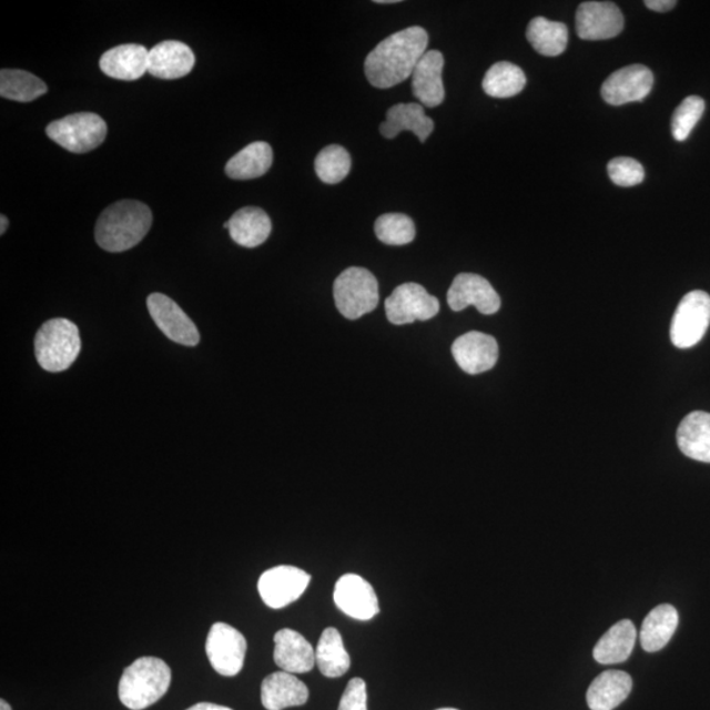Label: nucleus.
I'll return each instance as SVG.
<instances>
[{"instance_id":"1","label":"nucleus","mask_w":710,"mask_h":710,"mask_svg":"<svg viewBox=\"0 0 710 710\" xmlns=\"http://www.w3.org/2000/svg\"><path fill=\"white\" fill-rule=\"evenodd\" d=\"M429 36L422 27L390 34L365 61V74L372 87L387 90L407 81L428 52Z\"/></svg>"},{"instance_id":"2","label":"nucleus","mask_w":710,"mask_h":710,"mask_svg":"<svg viewBox=\"0 0 710 710\" xmlns=\"http://www.w3.org/2000/svg\"><path fill=\"white\" fill-rule=\"evenodd\" d=\"M152 223V211L146 204L138 201L113 203L98 219L97 244L105 252L130 251L144 240Z\"/></svg>"},{"instance_id":"3","label":"nucleus","mask_w":710,"mask_h":710,"mask_svg":"<svg viewBox=\"0 0 710 710\" xmlns=\"http://www.w3.org/2000/svg\"><path fill=\"white\" fill-rule=\"evenodd\" d=\"M172 670L160 658L142 657L128 666L120 679L119 699L128 709H146L165 696Z\"/></svg>"},{"instance_id":"4","label":"nucleus","mask_w":710,"mask_h":710,"mask_svg":"<svg viewBox=\"0 0 710 710\" xmlns=\"http://www.w3.org/2000/svg\"><path fill=\"white\" fill-rule=\"evenodd\" d=\"M81 347L80 329L67 318L49 320L36 333V359L49 373L68 371L80 355Z\"/></svg>"},{"instance_id":"5","label":"nucleus","mask_w":710,"mask_h":710,"mask_svg":"<svg viewBox=\"0 0 710 710\" xmlns=\"http://www.w3.org/2000/svg\"><path fill=\"white\" fill-rule=\"evenodd\" d=\"M333 296L341 315L347 320H358L378 307V281L367 268H346L333 286Z\"/></svg>"},{"instance_id":"6","label":"nucleus","mask_w":710,"mask_h":710,"mask_svg":"<svg viewBox=\"0 0 710 710\" xmlns=\"http://www.w3.org/2000/svg\"><path fill=\"white\" fill-rule=\"evenodd\" d=\"M47 136L70 153H89L103 144L106 124L97 113H74L49 124Z\"/></svg>"},{"instance_id":"7","label":"nucleus","mask_w":710,"mask_h":710,"mask_svg":"<svg viewBox=\"0 0 710 710\" xmlns=\"http://www.w3.org/2000/svg\"><path fill=\"white\" fill-rule=\"evenodd\" d=\"M710 324V296L704 291L688 293L671 323V341L679 349H690L706 336Z\"/></svg>"},{"instance_id":"8","label":"nucleus","mask_w":710,"mask_h":710,"mask_svg":"<svg viewBox=\"0 0 710 710\" xmlns=\"http://www.w3.org/2000/svg\"><path fill=\"white\" fill-rule=\"evenodd\" d=\"M386 316L394 325L428 322L438 315L439 302L422 284L404 283L385 302Z\"/></svg>"},{"instance_id":"9","label":"nucleus","mask_w":710,"mask_h":710,"mask_svg":"<svg viewBox=\"0 0 710 710\" xmlns=\"http://www.w3.org/2000/svg\"><path fill=\"white\" fill-rule=\"evenodd\" d=\"M246 650V639L237 629L225 622L212 625L205 642V652L217 673L223 677H236L243 670Z\"/></svg>"},{"instance_id":"10","label":"nucleus","mask_w":710,"mask_h":710,"mask_svg":"<svg viewBox=\"0 0 710 710\" xmlns=\"http://www.w3.org/2000/svg\"><path fill=\"white\" fill-rule=\"evenodd\" d=\"M311 575L295 566H276L261 575L258 592L268 608L282 609L305 592Z\"/></svg>"},{"instance_id":"11","label":"nucleus","mask_w":710,"mask_h":710,"mask_svg":"<svg viewBox=\"0 0 710 710\" xmlns=\"http://www.w3.org/2000/svg\"><path fill=\"white\" fill-rule=\"evenodd\" d=\"M149 314L168 338L175 344L196 346L201 341L199 331L184 311L173 300L163 294H152L146 301Z\"/></svg>"},{"instance_id":"12","label":"nucleus","mask_w":710,"mask_h":710,"mask_svg":"<svg viewBox=\"0 0 710 710\" xmlns=\"http://www.w3.org/2000/svg\"><path fill=\"white\" fill-rule=\"evenodd\" d=\"M447 303L456 312L474 305L483 315H494L501 307L500 296L491 283L471 273H462L456 276L447 291Z\"/></svg>"},{"instance_id":"13","label":"nucleus","mask_w":710,"mask_h":710,"mask_svg":"<svg viewBox=\"0 0 710 710\" xmlns=\"http://www.w3.org/2000/svg\"><path fill=\"white\" fill-rule=\"evenodd\" d=\"M333 599L341 612L354 620H372L379 613L378 596L373 586L359 575H343L337 580Z\"/></svg>"},{"instance_id":"14","label":"nucleus","mask_w":710,"mask_h":710,"mask_svg":"<svg viewBox=\"0 0 710 710\" xmlns=\"http://www.w3.org/2000/svg\"><path fill=\"white\" fill-rule=\"evenodd\" d=\"M655 75L643 65H630L615 71L602 83L601 97L612 105L641 102L650 94Z\"/></svg>"},{"instance_id":"15","label":"nucleus","mask_w":710,"mask_h":710,"mask_svg":"<svg viewBox=\"0 0 710 710\" xmlns=\"http://www.w3.org/2000/svg\"><path fill=\"white\" fill-rule=\"evenodd\" d=\"M622 13L612 2H585L577 12V32L581 40L613 39L623 30Z\"/></svg>"},{"instance_id":"16","label":"nucleus","mask_w":710,"mask_h":710,"mask_svg":"<svg viewBox=\"0 0 710 710\" xmlns=\"http://www.w3.org/2000/svg\"><path fill=\"white\" fill-rule=\"evenodd\" d=\"M452 353L462 371L477 375L495 367L499 359V345L486 333L468 332L454 341Z\"/></svg>"},{"instance_id":"17","label":"nucleus","mask_w":710,"mask_h":710,"mask_svg":"<svg viewBox=\"0 0 710 710\" xmlns=\"http://www.w3.org/2000/svg\"><path fill=\"white\" fill-rule=\"evenodd\" d=\"M195 54L181 41H163L149 51L148 73L160 80H178L195 67Z\"/></svg>"},{"instance_id":"18","label":"nucleus","mask_w":710,"mask_h":710,"mask_svg":"<svg viewBox=\"0 0 710 710\" xmlns=\"http://www.w3.org/2000/svg\"><path fill=\"white\" fill-rule=\"evenodd\" d=\"M444 65L445 60L442 52L428 51L423 55L414 74H412V91H414L417 101L428 109H435L444 102Z\"/></svg>"},{"instance_id":"19","label":"nucleus","mask_w":710,"mask_h":710,"mask_svg":"<svg viewBox=\"0 0 710 710\" xmlns=\"http://www.w3.org/2000/svg\"><path fill=\"white\" fill-rule=\"evenodd\" d=\"M274 662L282 671L307 673L316 665V652L301 633L282 629L274 636Z\"/></svg>"},{"instance_id":"20","label":"nucleus","mask_w":710,"mask_h":710,"mask_svg":"<svg viewBox=\"0 0 710 710\" xmlns=\"http://www.w3.org/2000/svg\"><path fill=\"white\" fill-rule=\"evenodd\" d=\"M308 687L294 673L278 671L262 681L261 701L267 710L302 707L308 701Z\"/></svg>"},{"instance_id":"21","label":"nucleus","mask_w":710,"mask_h":710,"mask_svg":"<svg viewBox=\"0 0 710 710\" xmlns=\"http://www.w3.org/2000/svg\"><path fill=\"white\" fill-rule=\"evenodd\" d=\"M149 51L138 44L119 45L106 51L99 61L103 73L120 81H138L148 71Z\"/></svg>"},{"instance_id":"22","label":"nucleus","mask_w":710,"mask_h":710,"mask_svg":"<svg viewBox=\"0 0 710 710\" xmlns=\"http://www.w3.org/2000/svg\"><path fill=\"white\" fill-rule=\"evenodd\" d=\"M383 138L395 139L403 131H410L425 142L435 130L433 120L425 115L424 106L417 103H399L387 111L386 122L381 124Z\"/></svg>"},{"instance_id":"23","label":"nucleus","mask_w":710,"mask_h":710,"mask_svg":"<svg viewBox=\"0 0 710 710\" xmlns=\"http://www.w3.org/2000/svg\"><path fill=\"white\" fill-rule=\"evenodd\" d=\"M633 680L625 671L610 670L599 674L589 686L587 704L591 710H613L629 698Z\"/></svg>"},{"instance_id":"24","label":"nucleus","mask_w":710,"mask_h":710,"mask_svg":"<svg viewBox=\"0 0 710 710\" xmlns=\"http://www.w3.org/2000/svg\"><path fill=\"white\" fill-rule=\"evenodd\" d=\"M224 229L230 231L234 243L253 248L265 243L273 226L264 210L244 207L234 213L230 222L224 224Z\"/></svg>"},{"instance_id":"25","label":"nucleus","mask_w":710,"mask_h":710,"mask_svg":"<svg viewBox=\"0 0 710 710\" xmlns=\"http://www.w3.org/2000/svg\"><path fill=\"white\" fill-rule=\"evenodd\" d=\"M678 446L688 458L710 464V414L696 410L680 423Z\"/></svg>"},{"instance_id":"26","label":"nucleus","mask_w":710,"mask_h":710,"mask_svg":"<svg viewBox=\"0 0 710 710\" xmlns=\"http://www.w3.org/2000/svg\"><path fill=\"white\" fill-rule=\"evenodd\" d=\"M637 630L630 620H622L613 625L604 635L594 649L596 662L601 665L622 663L629 659L635 649Z\"/></svg>"},{"instance_id":"27","label":"nucleus","mask_w":710,"mask_h":710,"mask_svg":"<svg viewBox=\"0 0 710 710\" xmlns=\"http://www.w3.org/2000/svg\"><path fill=\"white\" fill-rule=\"evenodd\" d=\"M273 165V149L264 141L252 142L226 163L232 180L246 181L265 175Z\"/></svg>"},{"instance_id":"28","label":"nucleus","mask_w":710,"mask_h":710,"mask_svg":"<svg viewBox=\"0 0 710 710\" xmlns=\"http://www.w3.org/2000/svg\"><path fill=\"white\" fill-rule=\"evenodd\" d=\"M679 625L678 610L669 604H662L652 609L646 617L639 639L645 651L662 650L677 631Z\"/></svg>"},{"instance_id":"29","label":"nucleus","mask_w":710,"mask_h":710,"mask_svg":"<svg viewBox=\"0 0 710 710\" xmlns=\"http://www.w3.org/2000/svg\"><path fill=\"white\" fill-rule=\"evenodd\" d=\"M316 665L326 678L343 677L351 669V656L345 649L344 639L336 628H326L318 639Z\"/></svg>"},{"instance_id":"30","label":"nucleus","mask_w":710,"mask_h":710,"mask_svg":"<svg viewBox=\"0 0 710 710\" xmlns=\"http://www.w3.org/2000/svg\"><path fill=\"white\" fill-rule=\"evenodd\" d=\"M527 38L531 47L539 54L557 57L566 51L568 30L564 23L551 21L542 17L532 19L527 30Z\"/></svg>"},{"instance_id":"31","label":"nucleus","mask_w":710,"mask_h":710,"mask_svg":"<svg viewBox=\"0 0 710 710\" xmlns=\"http://www.w3.org/2000/svg\"><path fill=\"white\" fill-rule=\"evenodd\" d=\"M525 84L527 77L524 71L514 63L503 61L488 69L483 80V90L489 97L507 99L520 94Z\"/></svg>"},{"instance_id":"32","label":"nucleus","mask_w":710,"mask_h":710,"mask_svg":"<svg viewBox=\"0 0 710 710\" xmlns=\"http://www.w3.org/2000/svg\"><path fill=\"white\" fill-rule=\"evenodd\" d=\"M47 92V84L28 71L11 69L0 71V95L10 101L33 102Z\"/></svg>"},{"instance_id":"33","label":"nucleus","mask_w":710,"mask_h":710,"mask_svg":"<svg viewBox=\"0 0 710 710\" xmlns=\"http://www.w3.org/2000/svg\"><path fill=\"white\" fill-rule=\"evenodd\" d=\"M376 237L389 246H403L416 237L414 220L403 213H386L376 220L374 225Z\"/></svg>"},{"instance_id":"34","label":"nucleus","mask_w":710,"mask_h":710,"mask_svg":"<svg viewBox=\"0 0 710 710\" xmlns=\"http://www.w3.org/2000/svg\"><path fill=\"white\" fill-rule=\"evenodd\" d=\"M352 158L345 148L329 145L317 154L315 160L316 174L326 184L343 182L351 173Z\"/></svg>"},{"instance_id":"35","label":"nucleus","mask_w":710,"mask_h":710,"mask_svg":"<svg viewBox=\"0 0 710 710\" xmlns=\"http://www.w3.org/2000/svg\"><path fill=\"white\" fill-rule=\"evenodd\" d=\"M706 111V102L700 97H688L674 111L671 122L672 136L686 141Z\"/></svg>"},{"instance_id":"36","label":"nucleus","mask_w":710,"mask_h":710,"mask_svg":"<svg viewBox=\"0 0 710 710\" xmlns=\"http://www.w3.org/2000/svg\"><path fill=\"white\" fill-rule=\"evenodd\" d=\"M608 174L617 186L631 187L642 183L645 170L641 163L630 158H617L608 163Z\"/></svg>"},{"instance_id":"37","label":"nucleus","mask_w":710,"mask_h":710,"mask_svg":"<svg viewBox=\"0 0 710 710\" xmlns=\"http://www.w3.org/2000/svg\"><path fill=\"white\" fill-rule=\"evenodd\" d=\"M338 710H367V691L365 680L354 678L347 684Z\"/></svg>"},{"instance_id":"38","label":"nucleus","mask_w":710,"mask_h":710,"mask_svg":"<svg viewBox=\"0 0 710 710\" xmlns=\"http://www.w3.org/2000/svg\"><path fill=\"white\" fill-rule=\"evenodd\" d=\"M645 4L652 11L667 12L672 10L677 2L674 0H646Z\"/></svg>"},{"instance_id":"39","label":"nucleus","mask_w":710,"mask_h":710,"mask_svg":"<svg viewBox=\"0 0 710 710\" xmlns=\"http://www.w3.org/2000/svg\"><path fill=\"white\" fill-rule=\"evenodd\" d=\"M186 710H233V709L229 707L212 704V702H199V704L190 707Z\"/></svg>"},{"instance_id":"40","label":"nucleus","mask_w":710,"mask_h":710,"mask_svg":"<svg viewBox=\"0 0 710 710\" xmlns=\"http://www.w3.org/2000/svg\"><path fill=\"white\" fill-rule=\"evenodd\" d=\"M0 222H2V226H0V233L4 234L7 229H9V219L2 215L0 216Z\"/></svg>"},{"instance_id":"41","label":"nucleus","mask_w":710,"mask_h":710,"mask_svg":"<svg viewBox=\"0 0 710 710\" xmlns=\"http://www.w3.org/2000/svg\"><path fill=\"white\" fill-rule=\"evenodd\" d=\"M0 710H12V708L6 700H0Z\"/></svg>"},{"instance_id":"42","label":"nucleus","mask_w":710,"mask_h":710,"mask_svg":"<svg viewBox=\"0 0 710 710\" xmlns=\"http://www.w3.org/2000/svg\"><path fill=\"white\" fill-rule=\"evenodd\" d=\"M376 3H378V4H394V3H399V2H397V0H376Z\"/></svg>"},{"instance_id":"43","label":"nucleus","mask_w":710,"mask_h":710,"mask_svg":"<svg viewBox=\"0 0 710 710\" xmlns=\"http://www.w3.org/2000/svg\"><path fill=\"white\" fill-rule=\"evenodd\" d=\"M437 710H458V709H454V708H443V709H437Z\"/></svg>"}]
</instances>
